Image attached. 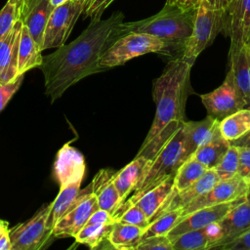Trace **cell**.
I'll use <instances>...</instances> for the list:
<instances>
[{"label":"cell","mask_w":250,"mask_h":250,"mask_svg":"<svg viewBox=\"0 0 250 250\" xmlns=\"http://www.w3.org/2000/svg\"><path fill=\"white\" fill-rule=\"evenodd\" d=\"M228 3H229V0H228Z\"/></svg>","instance_id":"obj_54"},{"label":"cell","mask_w":250,"mask_h":250,"mask_svg":"<svg viewBox=\"0 0 250 250\" xmlns=\"http://www.w3.org/2000/svg\"><path fill=\"white\" fill-rule=\"evenodd\" d=\"M42 50L35 42L26 26L22 24L18 51V75L39 67L42 63Z\"/></svg>","instance_id":"obj_24"},{"label":"cell","mask_w":250,"mask_h":250,"mask_svg":"<svg viewBox=\"0 0 250 250\" xmlns=\"http://www.w3.org/2000/svg\"><path fill=\"white\" fill-rule=\"evenodd\" d=\"M24 74L19 75L15 80L8 83H0V112L4 109L8 102L19 90L23 81Z\"/></svg>","instance_id":"obj_38"},{"label":"cell","mask_w":250,"mask_h":250,"mask_svg":"<svg viewBox=\"0 0 250 250\" xmlns=\"http://www.w3.org/2000/svg\"><path fill=\"white\" fill-rule=\"evenodd\" d=\"M20 20V3L7 0L0 10V39L3 38Z\"/></svg>","instance_id":"obj_36"},{"label":"cell","mask_w":250,"mask_h":250,"mask_svg":"<svg viewBox=\"0 0 250 250\" xmlns=\"http://www.w3.org/2000/svg\"><path fill=\"white\" fill-rule=\"evenodd\" d=\"M83 11L84 5L75 0L54 8L44 30L42 51L65 44Z\"/></svg>","instance_id":"obj_8"},{"label":"cell","mask_w":250,"mask_h":250,"mask_svg":"<svg viewBox=\"0 0 250 250\" xmlns=\"http://www.w3.org/2000/svg\"><path fill=\"white\" fill-rule=\"evenodd\" d=\"M114 174L112 170L102 169L91 182L92 192L97 198L99 208L107 211L112 216L121 204L120 195L113 183Z\"/></svg>","instance_id":"obj_21"},{"label":"cell","mask_w":250,"mask_h":250,"mask_svg":"<svg viewBox=\"0 0 250 250\" xmlns=\"http://www.w3.org/2000/svg\"><path fill=\"white\" fill-rule=\"evenodd\" d=\"M184 142L185 129L183 123L157 155L146 165L141 179L132 190L131 196L126 200L133 201L161 182L175 176L179 166L185 161Z\"/></svg>","instance_id":"obj_4"},{"label":"cell","mask_w":250,"mask_h":250,"mask_svg":"<svg viewBox=\"0 0 250 250\" xmlns=\"http://www.w3.org/2000/svg\"><path fill=\"white\" fill-rule=\"evenodd\" d=\"M123 20V13L117 11L104 20L91 21L76 39L43 57L39 68L44 75L45 93L52 103L78 81L104 71L101 58L120 36Z\"/></svg>","instance_id":"obj_1"},{"label":"cell","mask_w":250,"mask_h":250,"mask_svg":"<svg viewBox=\"0 0 250 250\" xmlns=\"http://www.w3.org/2000/svg\"><path fill=\"white\" fill-rule=\"evenodd\" d=\"M222 31L230 39L229 48L245 44L250 32V0H229Z\"/></svg>","instance_id":"obj_12"},{"label":"cell","mask_w":250,"mask_h":250,"mask_svg":"<svg viewBox=\"0 0 250 250\" xmlns=\"http://www.w3.org/2000/svg\"><path fill=\"white\" fill-rule=\"evenodd\" d=\"M85 159L82 153L70 146L63 145L57 153L54 171L61 187L75 183H82L85 175Z\"/></svg>","instance_id":"obj_14"},{"label":"cell","mask_w":250,"mask_h":250,"mask_svg":"<svg viewBox=\"0 0 250 250\" xmlns=\"http://www.w3.org/2000/svg\"><path fill=\"white\" fill-rule=\"evenodd\" d=\"M148 53H157L172 59L169 47L162 40L146 33L128 32L118 37L105 50L101 58L100 66L106 70Z\"/></svg>","instance_id":"obj_5"},{"label":"cell","mask_w":250,"mask_h":250,"mask_svg":"<svg viewBox=\"0 0 250 250\" xmlns=\"http://www.w3.org/2000/svg\"><path fill=\"white\" fill-rule=\"evenodd\" d=\"M248 187V183L238 174L230 179L219 181L208 191L199 195L188 204L181 208L180 219L198 209L234 201L241 197H244Z\"/></svg>","instance_id":"obj_11"},{"label":"cell","mask_w":250,"mask_h":250,"mask_svg":"<svg viewBox=\"0 0 250 250\" xmlns=\"http://www.w3.org/2000/svg\"><path fill=\"white\" fill-rule=\"evenodd\" d=\"M207 168L193 156L186 159L178 168L174 176L173 191H181L192 185L206 172Z\"/></svg>","instance_id":"obj_30"},{"label":"cell","mask_w":250,"mask_h":250,"mask_svg":"<svg viewBox=\"0 0 250 250\" xmlns=\"http://www.w3.org/2000/svg\"><path fill=\"white\" fill-rule=\"evenodd\" d=\"M181 217V210H172L166 212L156 219L152 220L147 228L144 230L142 239L153 236V235H167L168 232L175 227Z\"/></svg>","instance_id":"obj_33"},{"label":"cell","mask_w":250,"mask_h":250,"mask_svg":"<svg viewBox=\"0 0 250 250\" xmlns=\"http://www.w3.org/2000/svg\"><path fill=\"white\" fill-rule=\"evenodd\" d=\"M246 182L248 183V185H250V177H249V178L246 180Z\"/></svg>","instance_id":"obj_52"},{"label":"cell","mask_w":250,"mask_h":250,"mask_svg":"<svg viewBox=\"0 0 250 250\" xmlns=\"http://www.w3.org/2000/svg\"><path fill=\"white\" fill-rule=\"evenodd\" d=\"M80 186L81 183H75L60 188L58 195L51 202V222L53 227L73 206L79 196Z\"/></svg>","instance_id":"obj_29"},{"label":"cell","mask_w":250,"mask_h":250,"mask_svg":"<svg viewBox=\"0 0 250 250\" xmlns=\"http://www.w3.org/2000/svg\"><path fill=\"white\" fill-rule=\"evenodd\" d=\"M195 10H181L165 5L157 14L149 18L136 21H123L119 27V33L120 36L128 32L152 35L166 43L172 59L181 58L192 31Z\"/></svg>","instance_id":"obj_3"},{"label":"cell","mask_w":250,"mask_h":250,"mask_svg":"<svg viewBox=\"0 0 250 250\" xmlns=\"http://www.w3.org/2000/svg\"><path fill=\"white\" fill-rule=\"evenodd\" d=\"M223 21L224 15L217 12L206 0H201L195 10L192 31L181 59L192 66L197 57L223 30Z\"/></svg>","instance_id":"obj_6"},{"label":"cell","mask_w":250,"mask_h":250,"mask_svg":"<svg viewBox=\"0 0 250 250\" xmlns=\"http://www.w3.org/2000/svg\"><path fill=\"white\" fill-rule=\"evenodd\" d=\"M13 1H16V2H18V3L21 2V0H13Z\"/></svg>","instance_id":"obj_53"},{"label":"cell","mask_w":250,"mask_h":250,"mask_svg":"<svg viewBox=\"0 0 250 250\" xmlns=\"http://www.w3.org/2000/svg\"><path fill=\"white\" fill-rule=\"evenodd\" d=\"M0 250H11V241L8 231L0 233Z\"/></svg>","instance_id":"obj_46"},{"label":"cell","mask_w":250,"mask_h":250,"mask_svg":"<svg viewBox=\"0 0 250 250\" xmlns=\"http://www.w3.org/2000/svg\"><path fill=\"white\" fill-rule=\"evenodd\" d=\"M220 238L221 229L218 222H215L204 228L184 232L171 242L173 250H209Z\"/></svg>","instance_id":"obj_20"},{"label":"cell","mask_w":250,"mask_h":250,"mask_svg":"<svg viewBox=\"0 0 250 250\" xmlns=\"http://www.w3.org/2000/svg\"><path fill=\"white\" fill-rule=\"evenodd\" d=\"M113 217L115 221L139 227L143 230H145L150 223L145 213L136 204L130 203L128 201H124L117 208L113 214Z\"/></svg>","instance_id":"obj_34"},{"label":"cell","mask_w":250,"mask_h":250,"mask_svg":"<svg viewBox=\"0 0 250 250\" xmlns=\"http://www.w3.org/2000/svg\"><path fill=\"white\" fill-rule=\"evenodd\" d=\"M206 1L209 2L217 12H219L222 15L225 14V11L228 6V0H206Z\"/></svg>","instance_id":"obj_45"},{"label":"cell","mask_w":250,"mask_h":250,"mask_svg":"<svg viewBox=\"0 0 250 250\" xmlns=\"http://www.w3.org/2000/svg\"><path fill=\"white\" fill-rule=\"evenodd\" d=\"M238 148L230 145L223 158L214 168L219 180H228L236 176L238 172Z\"/></svg>","instance_id":"obj_35"},{"label":"cell","mask_w":250,"mask_h":250,"mask_svg":"<svg viewBox=\"0 0 250 250\" xmlns=\"http://www.w3.org/2000/svg\"><path fill=\"white\" fill-rule=\"evenodd\" d=\"M230 144L222 135L199 146L191 156L201 162L207 169H214L223 158Z\"/></svg>","instance_id":"obj_28"},{"label":"cell","mask_w":250,"mask_h":250,"mask_svg":"<svg viewBox=\"0 0 250 250\" xmlns=\"http://www.w3.org/2000/svg\"><path fill=\"white\" fill-rule=\"evenodd\" d=\"M220 133L229 143L250 131V108L239 109L219 121Z\"/></svg>","instance_id":"obj_27"},{"label":"cell","mask_w":250,"mask_h":250,"mask_svg":"<svg viewBox=\"0 0 250 250\" xmlns=\"http://www.w3.org/2000/svg\"><path fill=\"white\" fill-rule=\"evenodd\" d=\"M54 7L50 0H21L20 20L42 50L43 35Z\"/></svg>","instance_id":"obj_15"},{"label":"cell","mask_w":250,"mask_h":250,"mask_svg":"<svg viewBox=\"0 0 250 250\" xmlns=\"http://www.w3.org/2000/svg\"><path fill=\"white\" fill-rule=\"evenodd\" d=\"M221 238L212 249H221L250 229V205L245 198L234 205L220 221Z\"/></svg>","instance_id":"obj_16"},{"label":"cell","mask_w":250,"mask_h":250,"mask_svg":"<svg viewBox=\"0 0 250 250\" xmlns=\"http://www.w3.org/2000/svg\"><path fill=\"white\" fill-rule=\"evenodd\" d=\"M200 99L208 115L219 121L239 109L247 107V103L238 90L230 69H229L224 82L218 88L200 95Z\"/></svg>","instance_id":"obj_9"},{"label":"cell","mask_w":250,"mask_h":250,"mask_svg":"<svg viewBox=\"0 0 250 250\" xmlns=\"http://www.w3.org/2000/svg\"><path fill=\"white\" fill-rule=\"evenodd\" d=\"M229 69L235 84L250 108V47L243 45L239 48H229Z\"/></svg>","instance_id":"obj_22"},{"label":"cell","mask_w":250,"mask_h":250,"mask_svg":"<svg viewBox=\"0 0 250 250\" xmlns=\"http://www.w3.org/2000/svg\"><path fill=\"white\" fill-rule=\"evenodd\" d=\"M190 70L191 65L183 59H171L160 76L152 82V98L156 110L143 145L146 144L169 122L185 120L186 103L191 90Z\"/></svg>","instance_id":"obj_2"},{"label":"cell","mask_w":250,"mask_h":250,"mask_svg":"<svg viewBox=\"0 0 250 250\" xmlns=\"http://www.w3.org/2000/svg\"><path fill=\"white\" fill-rule=\"evenodd\" d=\"M245 200L247 201V203L250 205V185L248 187V189L246 191V194H245Z\"/></svg>","instance_id":"obj_49"},{"label":"cell","mask_w":250,"mask_h":250,"mask_svg":"<svg viewBox=\"0 0 250 250\" xmlns=\"http://www.w3.org/2000/svg\"><path fill=\"white\" fill-rule=\"evenodd\" d=\"M113 1L114 0H89L83 11V15L85 18H90L91 21L99 20Z\"/></svg>","instance_id":"obj_39"},{"label":"cell","mask_w":250,"mask_h":250,"mask_svg":"<svg viewBox=\"0 0 250 250\" xmlns=\"http://www.w3.org/2000/svg\"><path fill=\"white\" fill-rule=\"evenodd\" d=\"M11 250H39L46 248L53 235L51 203L43 204L27 221L8 230Z\"/></svg>","instance_id":"obj_7"},{"label":"cell","mask_w":250,"mask_h":250,"mask_svg":"<svg viewBox=\"0 0 250 250\" xmlns=\"http://www.w3.org/2000/svg\"><path fill=\"white\" fill-rule=\"evenodd\" d=\"M184 121L173 120L169 122L163 129H161L155 136H153L146 144L142 145L137 155H143L150 162L161 150V148L168 143V141L173 137V135L181 127Z\"/></svg>","instance_id":"obj_31"},{"label":"cell","mask_w":250,"mask_h":250,"mask_svg":"<svg viewBox=\"0 0 250 250\" xmlns=\"http://www.w3.org/2000/svg\"><path fill=\"white\" fill-rule=\"evenodd\" d=\"M220 180H219L215 170L208 169L207 172L201 178H199L196 182H194L192 185L186 188L185 189H183L181 191H173L172 190L171 194L167 197L165 202L158 209L156 214L153 216L152 220L156 219L157 217H159L160 215H162L166 212L183 208L184 206L188 204L190 201H192L199 195L205 193L210 188H212Z\"/></svg>","instance_id":"obj_17"},{"label":"cell","mask_w":250,"mask_h":250,"mask_svg":"<svg viewBox=\"0 0 250 250\" xmlns=\"http://www.w3.org/2000/svg\"><path fill=\"white\" fill-rule=\"evenodd\" d=\"M114 217L105 210L98 208L89 218L86 224H113Z\"/></svg>","instance_id":"obj_42"},{"label":"cell","mask_w":250,"mask_h":250,"mask_svg":"<svg viewBox=\"0 0 250 250\" xmlns=\"http://www.w3.org/2000/svg\"><path fill=\"white\" fill-rule=\"evenodd\" d=\"M231 146H242V147H250V131L247 132L242 137L232 141L229 143Z\"/></svg>","instance_id":"obj_44"},{"label":"cell","mask_w":250,"mask_h":250,"mask_svg":"<svg viewBox=\"0 0 250 250\" xmlns=\"http://www.w3.org/2000/svg\"><path fill=\"white\" fill-rule=\"evenodd\" d=\"M68 1H69V0H50V3L52 4V6H53L54 8H56V7H58V6H61V5H62V4L68 2Z\"/></svg>","instance_id":"obj_48"},{"label":"cell","mask_w":250,"mask_h":250,"mask_svg":"<svg viewBox=\"0 0 250 250\" xmlns=\"http://www.w3.org/2000/svg\"><path fill=\"white\" fill-rule=\"evenodd\" d=\"M184 129L185 160L190 157L199 146L211 142L221 135L219 129V120L210 115L200 121H185Z\"/></svg>","instance_id":"obj_18"},{"label":"cell","mask_w":250,"mask_h":250,"mask_svg":"<svg viewBox=\"0 0 250 250\" xmlns=\"http://www.w3.org/2000/svg\"><path fill=\"white\" fill-rule=\"evenodd\" d=\"M173 250L172 242L167 235H153L142 239L136 250Z\"/></svg>","instance_id":"obj_37"},{"label":"cell","mask_w":250,"mask_h":250,"mask_svg":"<svg viewBox=\"0 0 250 250\" xmlns=\"http://www.w3.org/2000/svg\"><path fill=\"white\" fill-rule=\"evenodd\" d=\"M244 198L245 196L234 201L212 205V206L204 207L191 212L190 214L179 220V222L175 225V227L168 232L167 234L168 238L170 240H173L175 237H177L178 235L184 232L193 230V229H198L212 223L220 221L234 205H236L238 202H240Z\"/></svg>","instance_id":"obj_13"},{"label":"cell","mask_w":250,"mask_h":250,"mask_svg":"<svg viewBox=\"0 0 250 250\" xmlns=\"http://www.w3.org/2000/svg\"><path fill=\"white\" fill-rule=\"evenodd\" d=\"M174 188V177H170L167 180L161 182L159 185L153 188L147 190L140 197L134 199L133 201H128L130 203L136 204L146 216V218L151 221L153 216L156 214L158 209L165 202L167 197L171 194Z\"/></svg>","instance_id":"obj_25"},{"label":"cell","mask_w":250,"mask_h":250,"mask_svg":"<svg viewBox=\"0 0 250 250\" xmlns=\"http://www.w3.org/2000/svg\"><path fill=\"white\" fill-rule=\"evenodd\" d=\"M221 250H250V229L230 243L223 246Z\"/></svg>","instance_id":"obj_41"},{"label":"cell","mask_w":250,"mask_h":250,"mask_svg":"<svg viewBox=\"0 0 250 250\" xmlns=\"http://www.w3.org/2000/svg\"><path fill=\"white\" fill-rule=\"evenodd\" d=\"M148 162L149 161L145 156L136 155L129 164L123 167L120 171L115 172L113 183L120 195L121 204L127 199L128 195L131 194Z\"/></svg>","instance_id":"obj_23"},{"label":"cell","mask_w":250,"mask_h":250,"mask_svg":"<svg viewBox=\"0 0 250 250\" xmlns=\"http://www.w3.org/2000/svg\"><path fill=\"white\" fill-rule=\"evenodd\" d=\"M238 148V172L245 181L250 177V147L237 146Z\"/></svg>","instance_id":"obj_40"},{"label":"cell","mask_w":250,"mask_h":250,"mask_svg":"<svg viewBox=\"0 0 250 250\" xmlns=\"http://www.w3.org/2000/svg\"><path fill=\"white\" fill-rule=\"evenodd\" d=\"M111 228L112 224H86L74 238L77 243L86 245L91 249H96L107 241Z\"/></svg>","instance_id":"obj_32"},{"label":"cell","mask_w":250,"mask_h":250,"mask_svg":"<svg viewBox=\"0 0 250 250\" xmlns=\"http://www.w3.org/2000/svg\"><path fill=\"white\" fill-rule=\"evenodd\" d=\"M144 230L136 226L115 221L107 236V243L117 250H136Z\"/></svg>","instance_id":"obj_26"},{"label":"cell","mask_w":250,"mask_h":250,"mask_svg":"<svg viewBox=\"0 0 250 250\" xmlns=\"http://www.w3.org/2000/svg\"><path fill=\"white\" fill-rule=\"evenodd\" d=\"M22 22L19 20L0 39V83L15 80L18 75V51Z\"/></svg>","instance_id":"obj_19"},{"label":"cell","mask_w":250,"mask_h":250,"mask_svg":"<svg viewBox=\"0 0 250 250\" xmlns=\"http://www.w3.org/2000/svg\"><path fill=\"white\" fill-rule=\"evenodd\" d=\"M98 208L97 198L92 192L90 184L86 188L80 190L79 196L73 206L55 224L53 227L54 237H74Z\"/></svg>","instance_id":"obj_10"},{"label":"cell","mask_w":250,"mask_h":250,"mask_svg":"<svg viewBox=\"0 0 250 250\" xmlns=\"http://www.w3.org/2000/svg\"><path fill=\"white\" fill-rule=\"evenodd\" d=\"M75 1H77V2H79V3H81L82 5H84V9H85V7H86V5H87V3L89 2V0H75Z\"/></svg>","instance_id":"obj_50"},{"label":"cell","mask_w":250,"mask_h":250,"mask_svg":"<svg viewBox=\"0 0 250 250\" xmlns=\"http://www.w3.org/2000/svg\"><path fill=\"white\" fill-rule=\"evenodd\" d=\"M245 45H247L248 47H250V32H249V35H248V37H247V39H246V41H245Z\"/></svg>","instance_id":"obj_51"},{"label":"cell","mask_w":250,"mask_h":250,"mask_svg":"<svg viewBox=\"0 0 250 250\" xmlns=\"http://www.w3.org/2000/svg\"><path fill=\"white\" fill-rule=\"evenodd\" d=\"M201 0H166L165 5L179 8L181 10L196 9Z\"/></svg>","instance_id":"obj_43"},{"label":"cell","mask_w":250,"mask_h":250,"mask_svg":"<svg viewBox=\"0 0 250 250\" xmlns=\"http://www.w3.org/2000/svg\"><path fill=\"white\" fill-rule=\"evenodd\" d=\"M9 230V223L7 221L0 219V233L6 232Z\"/></svg>","instance_id":"obj_47"}]
</instances>
